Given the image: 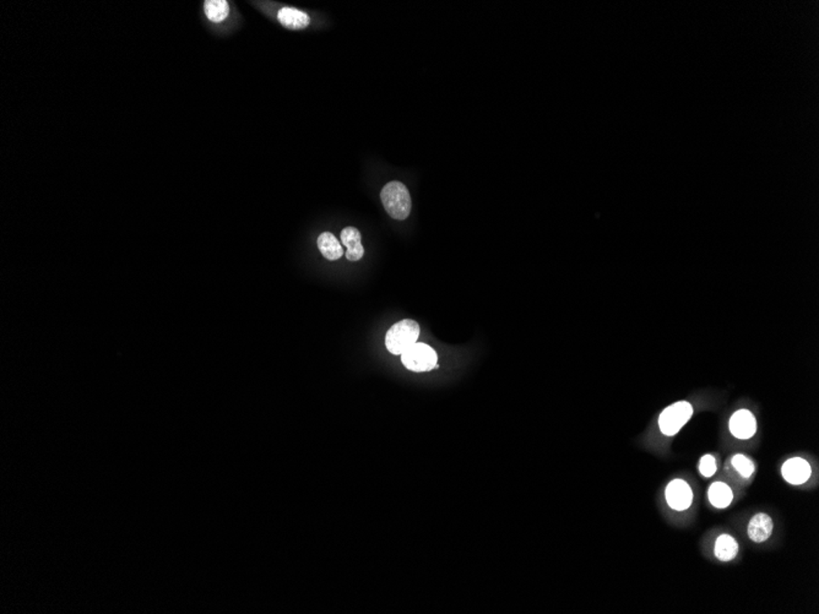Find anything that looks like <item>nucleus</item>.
Segmentation results:
<instances>
[{"instance_id": "2", "label": "nucleus", "mask_w": 819, "mask_h": 614, "mask_svg": "<svg viewBox=\"0 0 819 614\" xmlns=\"http://www.w3.org/2000/svg\"><path fill=\"white\" fill-rule=\"evenodd\" d=\"M420 334L421 329L418 322L413 319H404L388 330L385 347L392 354L401 356L402 353L418 343Z\"/></svg>"}, {"instance_id": "13", "label": "nucleus", "mask_w": 819, "mask_h": 614, "mask_svg": "<svg viewBox=\"0 0 819 614\" xmlns=\"http://www.w3.org/2000/svg\"><path fill=\"white\" fill-rule=\"evenodd\" d=\"M714 553H715V557L721 562H730V560L736 558V555L739 553V544L730 534H720L715 542Z\"/></svg>"}, {"instance_id": "15", "label": "nucleus", "mask_w": 819, "mask_h": 614, "mask_svg": "<svg viewBox=\"0 0 819 614\" xmlns=\"http://www.w3.org/2000/svg\"><path fill=\"white\" fill-rule=\"evenodd\" d=\"M731 463H732L735 470L744 479H749L754 474V470H755L754 463L747 456H744V454L735 455L731 460Z\"/></svg>"}, {"instance_id": "5", "label": "nucleus", "mask_w": 819, "mask_h": 614, "mask_svg": "<svg viewBox=\"0 0 819 614\" xmlns=\"http://www.w3.org/2000/svg\"><path fill=\"white\" fill-rule=\"evenodd\" d=\"M665 497L670 507L677 511L687 510L693 502V492L684 479L671 481L665 491Z\"/></svg>"}, {"instance_id": "6", "label": "nucleus", "mask_w": 819, "mask_h": 614, "mask_svg": "<svg viewBox=\"0 0 819 614\" xmlns=\"http://www.w3.org/2000/svg\"><path fill=\"white\" fill-rule=\"evenodd\" d=\"M730 432L737 439H749L757 432V421L748 410H739L730 418Z\"/></svg>"}, {"instance_id": "1", "label": "nucleus", "mask_w": 819, "mask_h": 614, "mask_svg": "<svg viewBox=\"0 0 819 614\" xmlns=\"http://www.w3.org/2000/svg\"><path fill=\"white\" fill-rule=\"evenodd\" d=\"M381 200L388 215L394 220H406L411 212V197L401 181H389L381 192Z\"/></svg>"}, {"instance_id": "8", "label": "nucleus", "mask_w": 819, "mask_h": 614, "mask_svg": "<svg viewBox=\"0 0 819 614\" xmlns=\"http://www.w3.org/2000/svg\"><path fill=\"white\" fill-rule=\"evenodd\" d=\"M773 530H774L773 518H770L768 514L758 513L751 518L747 532H748L749 539L751 541H753L754 544H763L772 536Z\"/></svg>"}, {"instance_id": "7", "label": "nucleus", "mask_w": 819, "mask_h": 614, "mask_svg": "<svg viewBox=\"0 0 819 614\" xmlns=\"http://www.w3.org/2000/svg\"><path fill=\"white\" fill-rule=\"evenodd\" d=\"M781 474L788 484L799 486L809 481L812 474V468L804 458H789L781 467Z\"/></svg>"}, {"instance_id": "16", "label": "nucleus", "mask_w": 819, "mask_h": 614, "mask_svg": "<svg viewBox=\"0 0 819 614\" xmlns=\"http://www.w3.org/2000/svg\"><path fill=\"white\" fill-rule=\"evenodd\" d=\"M718 470V465H716V460L713 455H704L703 458H700L699 463V472L702 474L704 477H711Z\"/></svg>"}, {"instance_id": "11", "label": "nucleus", "mask_w": 819, "mask_h": 614, "mask_svg": "<svg viewBox=\"0 0 819 614\" xmlns=\"http://www.w3.org/2000/svg\"><path fill=\"white\" fill-rule=\"evenodd\" d=\"M708 498L715 508L725 509L732 503L734 492L724 482H715L709 487Z\"/></svg>"}, {"instance_id": "3", "label": "nucleus", "mask_w": 819, "mask_h": 614, "mask_svg": "<svg viewBox=\"0 0 819 614\" xmlns=\"http://www.w3.org/2000/svg\"><path fill=\"white\" fill-rule=\"evenodd\" d=\"M693 414V407L687 401L672 403L665 408L658 417V427L665 435L672 437L679 433Z\"/></svg>"}, {"instance_id": "9", "label": "nucleus", "mask_w": 819, "mask_h": 614, "mask_svg": "<svg viewBox=\"0 0 819 614\" xmlns=\"http://www.w3.org/2000/svg\"><path fill=\"white\" fill-rule=\"evenodd\" d=\"M341 243L347 248L346 257L350 262H358L364 255L362 237L355 227H346L341 231Z\"/></svg>"}, {"instance_id": "4", "label": "nucleus", "mask_w": 819, "mask_h": 614, "mask_svg": "<svg viewBox=\"0 0 819 614\" xmlns=\"http://www.w3.org/2000/svg\"><path fill=\"white\" fill-rule=\"evenodd\" d=\"M401 363L411 372H429L437 366V352L426 343H416L402 353Z\"/></svg>"}, {"instance_id": "14", "label": "nucleus", "mask_w": 819, "mask_h": 614, "mask_svg": "<svg viewBox=\"0 0 819 614\" xmlns=\"http://www.w3.org/2000/svg\"><path fill=\"white\" fill-rule=\"evenodd\" d=\"M207 19L212 22H222L230 13V6L226 0H207L204 4Z\"/></svg>"}, {"instance_id": "10", "label": "nucleus", "mask_w": 819, "mask_h": 614, "mask_svg": "<svg viewBox=\"0 0 819 614\" xmlns=\"http://www.w3.org/2000/svg\"><path fill=\"white\" fill-rule=\"evenodd\" d=\"M277 19L282 26L290 30H302L311 24L309 16L295 8H282L277 14Z\"/></svg>"}, {"instance_id": "12", "label": "nucleus", "mask_w": 819, "mask_h": 614, "mask_svg": "<svg viewBox=\"0 0 819 614\" xmlns=\"http://www.w3.org/2000/svg\"><path fill=\"white\" fill-rule=\"evenodd\" d=\"M318 248L322 253L323 257L330 262H335L337 259H340L344 254L341 243L339 242V239H337V237L330 232H324L319 236Z\"/></svg>"}]
</instances>
